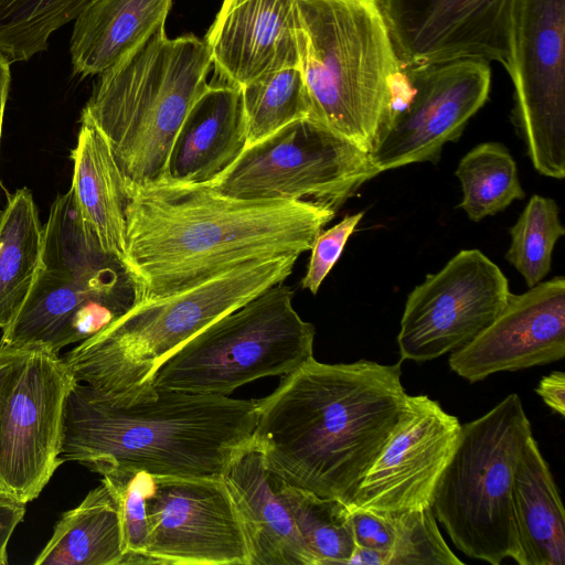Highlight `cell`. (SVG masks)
I'll list each match as a JSON object with an SVG mask.
<instances>
[{"label":"cell","mask_w":565,"mask_h":565,"mask_svg":"<svg viewBox=\"0 0 565 565\" xmlns=\"http://www.w3.org/2000/svg\"><path fill=\"white\" fill-rule=\"evenodd\" d=\"M100 476L119 510L124 546L121 565L141 564L149 535L147 504L154 479L147 472L131 470H110Z\"/></svg>","instance_id":"4dcf8cb0"},{"label":"cell","mask_w":565,"mask_h":565,"mask_svg":"<svg viewBox=\"0 0 565 565\" xmlns=\"http://www.w3.org/2000/svg\"><path fill=\"white\" fill-rule=\"evenodd\" d=\"M204 40L168 38L164 25L99 74L82 113L106 137L126 188L164 179L173 139L206 89Z\"/></svg>","instance_id":"5b68a950"},{"label":"cell","mask_w":565,"mask_h":565,"mask_svg":"<svg viewBox=\"0 0 565 565\" xmlns=\"http://www.w3.org/2000/svg\"><path fill=\"white\" fill-rule=\"evenodd\" d=\"M292 297L280 282L211 322L160 364L154 390L228 396L244 384L308 363L316 329L298 315Z\"/></svg>","instance_id":"9c48e42d"},{"label":"cell","mask_w":565,"mask_h":565,"mask_svg":"<svg viewBox=\"0 0 565 565\" xmlns=\"http://www.w3.org/2000/svg\"><path fill=\"white\" fill-rule=\"evenodd\" d=\"M379 173L369 152L306 117L247 146L210 185L232 198L310 201L337 211Z\"/></svg>","instance_id":"30bf717a"},{"label":"cell","mask_w":565,"mask_h":565,"mask_svg":"<svg viewBox=\"0 0 565 565\" xmlns=\"http://www.w3.org/2000/svg\"><path fill=\"white\" fill-rule=\"evenodd\" d=\"M74 382L47 349L0 348V498L33 501L64 463V411Z\"/></svg>","instance_id":"8fae6325"},{"label":"cell","mask_w":565,"mask_h":565,"mask_svg":"<svg viewBox=\"0 0 565 565\" xmlns=\"http://www.w3.org/2000/svg\"><path fill=\"white\" fill-rule=\"evenodd\" d=\"M241 90L247 146L291 121L310 116L308 93L299 65L266 73L245 84Z\"/></svg>","instance_id":"f1b7e54d"},{"label":"cell","mask_w":565,"mask_h":565,"mask_svg":"<svg viewBox=\"0 0 565 565\" xmlns=\"http://www.w3.org/2000/svg\"><path fill=\"white\" fill-rule=\"evenodd\" d=\"M135 301L121 260L106 253L79 215L72 188L56 196L43 226L40 267L0 348L40 347L58 354L113 322Z\"/></svg>","instance_id":"52a82bcc"},{"label":"cell","mask_w":565,"mask_h":565,"mask_svg":"<svg viewBox=\"0 0 565 565\" xmlns=\"http://www.w3.org/2000/svg\"><path fill=\"white\" fill-rule=\"evenodd\" d=\"M461 425L428 395H408L399 419L350 508L398 513L430 507L458 445Z\"/></svg>","instance_id":"e0dca14e"},{"label":"cell","mask_w":565,"mask_h":565,"mask_svg":"<svg viewBox=\"0 0 565 565\" xmlns=\"http://www.w3.org/2000/svg\"><path fill=\"white\" fill-rule=\"evenodd\" d=\"M10 62L9 60L0 53V141H1V132H2V122L4 108L8 99L9 87H10Z\"/></svg>","instance_id":"74e56055"},{"label":"cell","mask_w":565,"mask_h":565,"mask_svg":"<svg viewBox=\"0 0 565 565\" xmlns=\"http://www.w3.org/2000/svg\"><path fill=\"white\" fill-rule=\"evenodd\" d=\"M565 356V279L541 281L510 294L495 319L462 348L449 367L470 383L502 371L545 365Z\"/></svg>","instance_id":"ac0fdd59"},{"label":"cell","mask_w":565,"mask_h":565,"mask_svg":"<svg viewBox=\"0 0 565 565\" xmlns=\"http://www.w3.org/2000/svg\"><path fill=\"white\" fill-rule=\"evenodd\" d=\"M535 393L556 414L565 416V374L554 371L541 379Z\"/></svg>","instance_id":"d590c367"},{"label":"cell","mask_w":565,"mask_h":565,"mask_svg":"<svg viewBox=\"0 0 565 565\" xmlns=\"http://www.w3.org/2000/svg\"><path fill=\"white\" fill-rule=\"evenodd\" d=\"M125 253L135 302L167 297L241 266L310 250L335 211L310 201L243 200L210 184L127 188Z\"/></svg>","instance_id":"6da1fadb"},{"label":"cell","mask_w":565,"mask_h":565,"mask_svg":"<svg viewBox=\"0 0 565 565\" xmlns=\"http://www.w3.org/2000/svg\"><path fill=\"white\" fill-rule=\"evenodd\" d=\"M564 234L556 202L534 194L510 228L511 243L505 254L529 288L548 274L554 246Z\"/></svg>","instance_id":"f546056e"},{"label":"cell","mask_w":565,"mask_h":565,"mask_svg":"<svg viewBox=\"0 0 565 565\" xmlns=\"http://www.w3.org/2000/svg\"><path fill=\"white\" fill-rule=\"evenodd\" d=\"M153 479L141 564L250 565L244 518L225 477Z\"/></svg>","instance_id":"9a60e30c"},{"label":"cell","mask_w":565,"mask_h":565,"mask_svg":"<svg viewBox=\"0 0 565 565\" xmlns=\"http://www.w3.org/2000/svg\"><path fill=\"white\" fill-rule=\"evenodd\" d=\"M43 225L29 189L7 195L0 210V329L15 318L35 280L42 255Z\"/></svg>","instance_id":"484cf974"},{"label":"cell","mask_w":565,"mask_h":565,"mask_svg":"<svg viewBox=\"0 0 565 565\" xmlns=\"http://www.w3.org/2000/svg\"><path fill=\"white\" fill-rule=\"evenodd\" d=\"M172 0H90L74 20L75 74L99 75L164 25Z\"/></svg>","instance_id":"7402d4cb"},{"label":"cell","mask_w":565,"mask_h":565,"mask_svg":"<svg viewBox=\"0 0 565 565\" xmlns=\"http://www.w3.org/2000/svg\"><path fill=\"white\" fill-rule=\"evenodd\" d=\"M270 477L317 565H348L355 550L350 508Z\"/></svg>","instance_id":"4316f807"},{"label":"cell","mask_w":565,"mask_h":565,"mask_svg":"<svg viewBox=\"0 0 565 565\" xmlns=\"http://www.w3.org/2000/svg\"><path fill=\"white\" fill-rule=\"evenodd\" d=\"M455 174L463 193L459 207L473 222L494 215L525 196L515 161L500 142L488 141L472 148L461 158Z\"/></svg>","instance_id":"83f0119b"},{"label":"cell","mask_w":565,"mask_h":565,"mask_svg":"<svg viewBox=\"0 0 565 565\" xmlns=\"http://www.w3.org/2000/svg\"><path fill=\"white\" fill-rule=\"evenodd\" d=\"M520 565H565V512L558 488L534 437L513 481Z\"/></svg>","instance_id":"cb8c5ba5"},{"label":"cell","mask_w":565,"mask_h":565,"mask_svg":"<svg viewBox=\"0 0 565 565\" xmlns=\"http://www.w3.org/2000/svg\"><path fill=\"white\" fill-rule=\"evenodd\" d=\"M513 122L537 172L565 177V0H514Z\"/></svg>","instance_id":"4fadbf2b"},{"label":"cell","mask_w":565,"mask_h":565,"mask_svg":"<svg viewBox=\"0 0 565 565\" xmlns=\"http://www.w3.org/2000/svg\"><path fill=\"white\" fill-rule=\"evenodd\" d=\"M391 554L355 546L348 565H390Z\"/></svg>","instance_id":"8d00e7d4"},{"label":"cell","mask_w":565,"mask_h":565,"mask_svg":"<svg viewBox=\"0 0 565 565\" xmlns=\"http://www.w3.org/2000/svg\"><path fill=\"white\" fill-rule=\"evenodd\" d=\"M401 362L315 358L256 399L253 443L278 480L350 505L391 437L407 393Z\"/></svg>","instance_id":"7a4b0ae2"},{"label":"cell","mask_w":565,"mask_h":565,"mask_svg":"<svg viewBox=\"0 0 565 565\" xmlns=\"http://www.w3.org/2000/svg\"><path fill=\"white\" fill-rule=\"evenodd\" d=\"M204 41L224 83L239 88L297 66L295 0H223Z\"/></svg>","instance_id":"d6986e66"},{"label":"cell","mask_w":565,"mask_h":565,"mask_svg":"<svg viewBox=\"0 0 565 565\" xmlns=\"http://www.w3.org/2000/svg\"><path fill=\"white\" fill-rule=\"evenodd\" d=\"M247 146L239 87L209 85L193 103L170 149L162 181L210 184Z\"/></svg>","instance_id":"ffe728a7"},{"label":"cell","mask_w":565,"mask_h":565,"mask_svg":"<svg viewBox=\"0 0 565 565\" xmlns=\"http://www.w3.org/2000/svg\"><path fill=\"white\" fill-rule=\"evenodd\" d=\"M396 537L390 565H462L445 542L430 507L392 513Z\"/></svg>","instance_id":"1f68e13d"},{"label":"cell","mask_w":565,"mask_h":565,"mask_svg":"<svg viewBox=\"0 0 565 565\" xmlns=\"http://www.w3.org/2000/svg\"><path fill=\"white\" fill-rule=\"evenodd\" d=\"M501 269L479 249H462L407 296L397 345L401 361L437 359L469 343L510 296Z\"/></svg>","instance_id":"5bb4252c"},{"label":"cell","mask_w":565,"mask_h":565,"mask_svg":"<svg viewBox=\"0 0 565 565\" xmlns=\"http://www.w3.org/2000/svg\"><path fill=\"white\" fill-rule=\"evenodd\" d=\"M532 436L516 393L461 425L458 445L430 508L454 545L468 557L492 565L505 558L519 563L513 481Z\"/></svg>","instance_id":"ba28073f"},{"label":"cell","mask_w":565,"mask_h":565,"mask_svg":"<svg viewBox=\"0 0 565 565\" xmlns=\"http://www.w3.org/2000/svg\"><path fill=\"white\" fill-rule=\"evenodd\" d=\"M157 397L114 405L74 382L67 395L61 459L103 475L225 477L253 440L256 399L157 390Z\"/></svg>","instance_id":"3957f363"},{"label":"cell","mask_w":565,"mask_h":565,"mask_svg":"<svg viewBox=\"0 0 565 565\" xmlns=\"http://www.w3.org/2000/svg\"><path fill=\"white\" fill-rule=\"evenodd\" d=\"M403 67L511 58L514 0H376Z\"/></svg>","instance_id":"2e32d148"},{"label":"cell","mask_w":565,"mask_h":565,"mask_svg":"<svg viewBox=\"0 0 565 565\" xmlns=\"http://www.w3.org/2000/svg\"><path fill=\"white\" fill-rule=\"evenodd\" d=\"M350 513L355 546L391 554L396 537L393 514L361 508H350Z\"/></svg>","instance_id":"836d02e7"},{"label":"cell","mask_w":565,"mask_h":565,"mask_svg":"<svg viewBox=\"0 0 565 565\" xmlns=\"http://www.w3.org/2000/svg\"><path fill=\"white\" fill-rule=\"evenodd\" d=\"M299 256L250 263L180 292L135 302L62 358L76 382L99 399L132 405L157 397L152 377L182 343L271 286Z\"/></svg>","instance_id":"277c9868"},{"label":"cell","mask_w":565,"mask_h":565,"mask_svg":"<svg viewBox=\"0 0 565 565\" xmlns=\"http://www.w3.org/2000/svg\"><path fill=\"white\" fill-rule=\"evenodd\" d=\"M491 86L488 62L457 60L401 67L388 114L370 152L380 172L411 163H436L484 105Z\"/></svg>","instance_id":"7c38bea8"},{"label":"cell","mask_w":565,"mask_h":565,"mask_svg":"<svg viewBox=\"0 0 565 565\" xmlns=\"http://www.w3.org/2000/svg\"><path fill=\"white\" fill-rule=\"evenodd\" d=\"M225 479L244 518L250 565H317L253 440L233 459Z\"/></svg>","instance_id":"44dd1931"},{"label":"cell","mask_w":565,"mask_h":565,"mask_svg":"<svg viewBox=\"0 0 565 565\" xmlns=\"http://www.w3.org/2000/svg\"><path fill=\"white\" fill-rule=\"evenodd\" d=\"M122 530L117 502L105 482L63 513L34 565H121Z\"/></svg>","instance_id":"d4e9b609"},{"label":"cell","mask_w":565,"mask_h":565,"mask_svg":"<svg viewBox=\"0 0 565 565\" xmlns=\"http://www.w3.org/2000/svg\"><path fill=\"white\" fill-rule=\"evenodd\" d=\"M72 159L71 188L79 215L102 248L121 260L128 202L126 183L106 137L84 113Z\"/></svg>","instance_id":"603a6c76"},{"label":"cell","mask_w":565,"mask_h":565,"mask_svg":"<svg viewBox=\"0 0 565 565\" xmlns=\"http://www.w3.org/2000/svg\"><path fill=\"white\" fill-rule=\"evenodd\" d=\"M310 118L371 152L402 65L376 0H295Z\"/></svg>","instance_id":"8992f818"},{"label":"cell","mask_w":565,"mask_h":565,"mask_svg":"<svg viewBox=\"0 0 565 565\" xmlns=\"http://www.w3.org/2000/svg\"><path fill=\"white\" fill-rule=\"evenodd\" d=\"M24 503L0 498V565L8 564L10 539L25 514Z\"/></svg>","instance_id":"e575fe53"},{"label":"cell","mask_w":565,"mask_h":565,"mask_svg":"<svg viewBox=\"0 0 565 565\" xmlns=\"http://www.w3.org/2000/svg\"><path fill=\"white\" fill-rule=\"evenodd\" d=\"M363 212L348 215L342 221L321 232L315 239L310 250L307 273L301 280V287L316 295L322 281L338 262L342 250L353 234Z\"/></svg>","instance_id":"d6a6232c"}]
</instances>
